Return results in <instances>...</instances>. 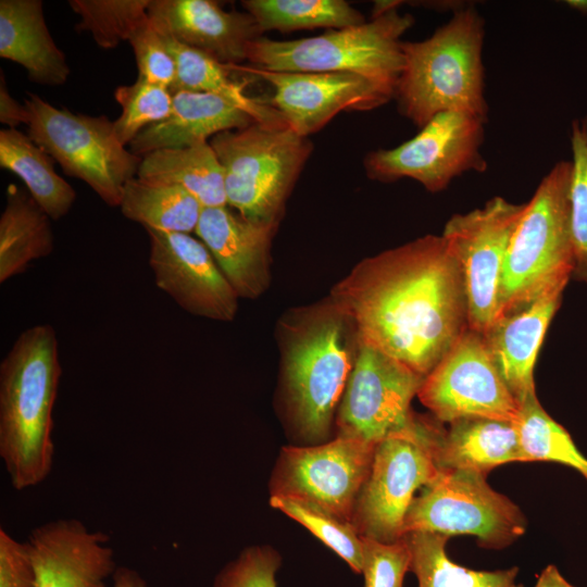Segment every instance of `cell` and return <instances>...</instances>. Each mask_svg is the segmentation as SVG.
I'll list each match as a JSON object with an SVG mask.
<instances>
[{
    "instance_id": "cell-1",
    "label": "cell",
    "mask_w": 587,
    "mask_h": 587,
    "mask_svg": "<svg viewBox=\"0 0 587 587\" xmlns=\"http://www.w3.org/2000/svg\"><path fill=\"white\" fill-rule=\"evenodd\" d=\"M329 297L360 340L426 376L469 327L463 277L442 236L363 259Z\"/></svg>"
},
{
    "instance_id": "cell-2",
    "label": "cell",
    "mask_w": 587,
    "mask_h": 587,
    "mask_svg": "<svg viewBox=\"0 0 587 587\" xmlns=\"http://www.w3.org/2000/svg\"><path fill=\"white\" fill-rule=\"evenodd\" d=\"M277 339L286 420L304 442H325L355 362V323L328 296L288 310L278 321Z\"/></svg>"
},
{
    "instance_id": "cell-3",
    "label": "cell",
    "mask_w": 587,
    "mask_h": 587,
    "mask_svg": "<svg viewBox=\"0 0 587 587\" xmlns=\"http://www.w3.org/2000/svg\"><path fill=\"white\" fill-rule=\"evenodd\" d=\"M62 367L54 328L23 330L0 363V458L15 490L42 483L53 465V408Z\"/></svg>"
},
{
    "instance_id": "cell-4",
    "label": "cell",
    "mask_w": 587,
    "mask_h": 587,
    "mask_svg": "<svg viewBox=\"0 0 587 587\" xmlns=\"http://www.w3.org/2000/svg\"><path fill=\"white\" fill-rule=\"evenodd\" d=\"M484 36V18L467 5L429 38L402 41L403 68L394 97L400 113L420 128L444 112H463L486 122Z\"/></svg>"
},
{
    "instance_id": "cell-5",
    "label": "cell",
    "mask_w": 587,
    "mask_h": 587,
    "mask_svg": "<svg viewBox=\"0 0 587 587\" xmlns=\"http://www.w3.org/2000/svg\"><path fill=\"white\" fill-rule=\"evenodd\" d=\"M572 171V161L558 162L526 202L505 254L496 320L548 291L564 289L573 275Z\"/></svg>"
},
{
    "instance_id": "cell-6",
    "label": "cell",
    "mask_w": 587,
    "mask_h": 587,
    "mask_svg": "<svg viewBox=\"0 0 587 587\" xmlns=\"http://www.w3.org/2000/svg\"><path fill=\"white\" fill-rule=\"evenodd\" d=\"M391 7L363 24L294 40L259 37L247 48L252 66L278 72H346L395 97L403 68L402 35L414 18Z\"/></svg>"
},
{
    "instance_id": "cell-7",
    "label": "cell",
    "mask_w": 587,
    "mask_h": 587,
    "mask_svg": "<svg viewBox=\"0 0 587 587\" xmlns=\"http://www.w3.org/2000/svg\"><path fill=\"white\" fill-rule=\"evenodd\" d=\"M224 172L227 205L276 228L295 182L311 154L307 137L290 127L253 123L210 139Z\"/></svg>"
},
{
    "instance_id": "cell-8",
    "label": "cell",
    "mask_w": 587,
    "mask_h": 587,
    "mask_svg": "<svg viewBox=\"0 0 587 587\" xmlns=\"http://www.w3.org/2000/svg\"><path fill=\"white\" fill-rule=\"evenodd\" d=\"M28 136L68 176L86 183L110 207H120L124 187L137 176L142 157L123 146L114 123L57 108L27 92Z\"/></svg>"
},
{
    "instance_id": "cell-9",
    "label": "cell",
    "mask_w": 587,
    "mask_h": 587,
    "mask_svg": "<svg viewBox=\"0 0 587 587\" xmlns=\"http://www.w3.org/2000/svg\"><path fill=\"white\" fill-rule=\"evenodd\" d=\"M485 474L438 470L412 500L403 524L404 536L414 532L472 535L483 548L502 549L521 537L527 526L522 510L496 491Z\"/></svg>"
},
{
    "instance_id": "cell-10",
    "label": "cell",
    "mask_w": 587,
    "mask_h": 587,
    "mask_svg": "<svg viewBox=\"0 0 587 587\" xmlns=\"http://www.w3.org/2000/svg\"><path fill=\"white\" fill-rule=\"evenodd\" d=\"M438 425L414 413L402 433L375 446L371 470L351 519L361 536L382 542L404 537V519L416 490L438 473L432 454Z\"/></svg>"
},
{
    "instance_id": "cell-11",
    "label": "cell",
    "mask_w": 587,
    "mask_h": 587,
    "mask_svg": "<svg viewBox=\"0 0 587 587\" xmlns=\"http://www.w3.org/2000/svg\"><path fill=\"white\" fill-rule=\"evenodd\" d=\"M485 123L463 112L437 114L413 138L370 152L364 159L366 174L385 183L407 177L428 191H441L465 172L487 170L480 152Z\"/></svg>"
},
{
    "instance_id": "cell-12",
    "label": "cell",
    "mask_w": 587,
    "mask_h": 587,
    "mask_svg": "<svg viewBox=\"0 0 587 587\" xmlns=\"http://www.w3.org/2000/svg\"><path fill=\"white\" fill-rule=\"evenodd\" d=\"M526 203L494 197L483 208L454 214L442 237L460 267L469 328L484 334L496 320L505 254Z\"/></svg>"
},
{
    "instance_id": "cell-13",
    "label": "cell",
    "mask_w": 587,
    "mask_h": 587,
    "mask_svg": "<svg viewBox=\"0 0 587 587\" xmlns=\"http://www.w3.org/2000/svg\"><path fill=\"white\" fill-rule=\"evenodd\" d=\"M417 397L441 423L490 419L516 424L520 420V404L483 335L469 327L425 376Z\"/></svg>"
},
{
    "instance_id": "cell-14",
    "label": "cell",
    "mask_w": 587,
    "mask_h": 587,
    "mask_svg": "<svg viewBox=\"0 0 587 587\" xmlns=\"http://www.w3.org/2000/svg\"><path fill=\"white\" fill-rule=\"evenodd\" d=\"M375 446L336 435L322 444L284 447L270 482L271 496L310 502L351 523Z\"/></svg>"
},
{
    "instance_id": "cell-15",
    "label": "cell",
    "mask_w": 587,
    "mask_h": 587,
    "mask_svg": "<svg viewBox=\"0 0 587 587\" xmlns=\"http://www.w3.org/2000/svg\"><path fill=\"white\" fill-rule=\"evenodd\" d=\"M425 376L360 340L337 408L336 435L372 445L402 433L412 422L411 401Z\"/></svg>"
},
{
    "instance_id": "cell-16",
    "label": "cell",
    "mask_w": 587,
    "mask_h": 587,
    "mask_svg": "<svg viewBox=\"0 0 587 587\" xmlns=\"http://www.w3.org/2000/svg\"><path fill=\"white\" fill-rule=\"evenodd\" d=\"M230 67L268 83L274 89L270 104L302 137L319 132L341 111L373 110L392 99L371 80L353 73L278 72L240 64Z\"/></svg>"
},
{
    "instance_id": "cell-17",
    "label": "cell",
    "mask_w": 587,
    "mask_h": 587,
    "mask_svg": "<svg viewBox=\"0 0 587 587\" xmlns=\"http://www.w3.org/2000/svg\"><path fill=\"white\" fill-rule=\"evenodd\" d=\"M145 229L157 287L193 315L233 321L239 297L207 246L190 234Z\"/></svg>"
},
{
    "instance_id": "cell-18",
    "label": "cell",
    "mask_w": 587,
    "mask_h": 587,
    "mask_svg": "<svg viewBox=\"0 0 587 587\" xmlns=\"http://www.w3.org/2000/svg\"><path fill=\"white\" fill-rule=\"evenodd\" d=\"M110 537L77 519L33 528L25 541L37 587H107L117 569Z\"/></svg>"
},
{
    "instance_id": "cell-19",
    "label": "cell",
    "mask_w": 587,
    "mask_h": 587,
    "mask_svg": "<svg viewBox=\"0 0 587 587\" xmlns=\"http://www.w3.org/2000/svg\"><path fill=\"white\" fill-rule=\"evenodd\" d=\"M148 16L161 35L227 65L247 60L248 45L262 35L251 14L211 0H151Z\"/></svg>"
},
{
    "instance_id": "cell-20",
    "label": "cell",
    "mask_w": 587,
    "mask_h": 587,
    "mask_svg": "<svg viewBox=\"0 0 587 587\" xmlns=\"http://www.w3.org/2000/svg\"><path fill=\"white\" fill-rule=\"evenodd\" d=\"M275 229L225 205L203 208L195 233L238 297L255 299L270 284V251Z\"/></svg>"
},
{
    "instance_id": "cell-21",
    "label": "cell",
    "mask_w": 587,
    "mask_h": 587,
    "mask_svg": "<svg viewBox=\"0 0 587 587\" xmlns=\"http://www.w3.org/2000/svg\"><path fill=\"white\" fill-rule=\"evenodd\" d=\"M564 289L548 291L497 319L482 334L505 385L521 405L537 396L534 366Z\"/></svg>"
},
{
    "instance_id": "cell-22",
    "label": "cell",
    "mask_w": 587,
    "mask_h": 587,
    "mask_svg": "<svg viewBox=\"0 0 587 587\" xmlns=\"http://www.w3.org/2000/svg\"><path fill=\"white\" fill-rule=\"evenodd\" d=\"M170 90L173 97L170 115L143 129L129 143L133 153L143 157L159 149L188 147L208 141L222 132L257 123L218 96L186 89Z\"/></svg>"
},
{
    "instance_id": "cell-23",
    "label": "cell",
    "mask_w": 587,
    "mask_h": 587,
    "mask_svg": "<svg viewBox=\"0 0 587 587\" xmlns=\"http://www.w3.org/2000/svg\"><path fill=\"white\" fill-rule=\"evenodd\" d=\"M432 454L439 471L464 470L487 475L510 462H528L516 424L490 419H463L438 426Z\"/></svg>"
},
{
    "instance_id": "cell-24",
    "label": "cell",
    "mask_w": 587,
    "mask_h": 587,
    "mask_svg": "<svg viewBox=\"0 0 587 587\" xmlns=\"http://www.w3.org/2000/svg\"><path fill=\"white\" fill-rule=\"evenodd\" d=\"M0 57L23 66L35 84L60 86L70 76L65 54L47 27L40 0L0 1Z\"/></svg>"
},
{
    "instance_id": "cell-25",
    "label": "cell",
    "mask_w": 587,
    "mask_h": 587,
    "mask_svg": "<svg viewBox=\"0 0 587 587\" xmlns=\"http://www.w3.org/2000/svg\"><path fill=\"white\" fill-rule=\"evenodd\" d=\"M49 215L29 192L10 184L0 216V283L24 273L54 248Z\"/></svg>"
},
{
    "instance_id": "cell-26",
    "label": "cell",
    "mask_w": 587,
    "mask_h": 587,
    "mask_svg": "<svg viewBox=\"0 0 587 587\" xmlns=\"http://www.w3.org/2000/svg\"><path fill=\"white\" fill-rule=\"evenodd\" d=\"M137 177L176 185L203 208L227 205L224 172L209 141L152 151L142 157Z\"/></svg>"
},
{
    "instance_id": "cell-27",
    "label": "cell",
    "mask_w": 587,
    "mask_h": 587,
    "mask_svg": "<svg viewBox=\"0 0 587 587\" xmlns=\"http://www.w3.org/2000/svg\"><path fill=\"white\" fill-rule=\"evenodd\" d=\"M176 62V80L170 89L208 92L234 104L257 123L289 127L283 115L264 100L247 95L245 84L232 77V68L211 57L163 36Z\"/></svg>"
},
{
    "instance_id": "cell-28",
    "label": "cell",
    "mask_w": 587,
    "mask_h": 587,
    "mask_svg": "<svg viewBox=\"0 0 587 587\" xmlns=\"http://www.w3.org/2000/svg\"><path fill=\"white\" fill-rule=\"evenodd\" d=\"M54 160L28 135L16 128L0 130V165L18 176L29 195L51 220L65 216L76 191L53 166Z\"/></svg>"
},
{
    "instance_id": "cell-29",
    "label": "cell",
    "mask_w": 587,
    "mask_h": 587,
    "mask_svg": "<svg viewBox=\"0 0 587 587\" xmlns=\"http://www.w3.org/2000/svg\"><path fill=\"white\" fill-rule=\"evenodd\" d=\"M122 214L143 228L195 232L203 207L185 189L160 180L134 177L124 187Z\"/></svg>"
},
{
    "instance_id": "cell-30",
    "label": "cell",
    "mask_w": 587,
    "mask_h": 587,
    "mask_svg": "<svg viewBox=\"0 0 587 587\" xmlns=\"http://www.w3.org/2000/svg\"><path fill=\"white\" fill-rule=\"evenodd\" d=\"M419 587H511L517 567L499 571H475L454 563L446 552L450 537L436 533L414 532L405 535Z\"/></svg>"
},
{
    "instance_id": "cell-31",
    "label": "cell",
    "mask_w": 587,
    "mask_h": 587,
    "mask_svg": "<svg viewBox=\"0 0 587 587\" xmlns=\"http://www.w3.org/2000/svg\"><path fill=\"white\" fill-rule=\"evenodd\" d=\"M262 33H282L327 27L345 28L363 24V14L344 0H246Z\"/></svg>"
},
{
    "instance_id": "cell-32",
    "label": "cell",
    "mask_w": 587,
    "mask_h": 587,
    "mask_svg": "<svg viewBox=\"0 0 587 587\" xmlns=\"http://www.w3.org/2000/svg\"><path fill=\"white\" fill-rule=\"evenodd\" d=\"M516 426L529 462L561 463L577 471L587 480V458L576 447L570 433L545 411L537 396L520 405Z\"/></svg>"
},
{
    "instance_id": "cell-33",
    "label": "cell",
    "mask_w": 587,
    "mask_h": 587,
    "mask_svg": "<svg viewBox=\"0 0 587 587\" xmlns=\"http://www.w3.org/2000/svg\"><path fill=\"white\" fill-rule=\"evenodd\" d=\"M151 0H70L79 16L76 28L89 33L102 49H114L129 41L135 32L148 22Z\"/></svg>"
},
{
    "instance_id": "cell-34",
    "label": "cell",
    "mask_w": 587,
    "mask_h": 587,
    "mask_svg": "<svg viewBox=\"0 0 587 587\" xmlns=\"http://www.w3.org/2000/svg\"><path fill=\"white\" fill-rule=\"evenodd\" d=\"M270 504L303 525L346 561L354 573L362 572V536L352 523L317 505L291 497L271 496Z\"/></svg>"
},
{
    "instance_id": "cell-35",
    "label": "cell",
    "mask_w": 587,
    "mask_h": 587,
    "mask_svg": "<svg viewBox=\"0 0 587 587\" xmlns=\"http://www.w3.org/2000/svg\"><path fill=\"white\" fill-rule=\"evenodd\" d=\"M114 98L121 105V115L113 121L114 129L123 146L129 143L147 127L164 121L172 111L170 88L143 79L118 86Z\"/></svg>"
},
{
    "instance_id": "cell-36",
    "label": "cell",
    "mask_w": 587,
    "mask_h": 587,
    "mask_svg": "<svg viewBox=\"0 0 587 587\" xmlns=\"http://www.w3.org/2000/svg\"><path fill=\"white\" fill-rule=\"evenodd\" d=\"M571 146V235L574 253L573 275L587 284V143L578 121L572 124Z\"/></svg>"
},
{
    "instance_id": "cell-37",
    "label": "cell",
    "mask_w": 587,
    "mask_h": 587,
    "mask_svg": "<svg viewBox=\"0 0 587 587\" xmlns=\"http://www.w3.org/2000/svg\"><path fill=\"white\" fill-rule=\"evenodd\" d=\"M364 587H402L411 571L412 553L404 537L395 542H382L362 536Z\"/></svg>"
},
{
    "instance_id": "cell-38",
    "label": "cell",
    "mask_w": 587,
    "mask_h": 587,
    "mask_svg": "<svg viewBox=\"0 0 587 587\" xmlns=\"http://www.w3.org/2000/svg\"><path fill=\"white\" fill-rule=\"evenodd\" d=\"M279 564L280 558L272 548L248 547L217 573L213 587H276Z\"/></svg>"
},
{
    "instance_id": "cell-39",
    "label": "cell",
    "mask_w": 587,
    "mask_h": 587,
    "mask_svg": "<svg viewBox=\"0 0 587 587\" xmlns=\"http://www.w3.org/2000/svg\"><path fill=\"white\" fill-rule=\"evenodd\" d=\"M128 42L134 51L138 78L171 88L176 80V62L150 18Z\"/></svg>"
},
{
    "instance_id": "cell-40",
    "label": "cell",
    "mask_w": 587,
    "mask_h": 587,
    "mask_svg": "<svg viewBox=\"0 0 587 587\" xmlns=\"http://www.w3.org/2000/svg\"><path fill=\"white\" fill-rule=\"evenodd\" d=\"M0 587H37L26 542L0 528Z\"/></svg>"
},
{
    "instance_id": "cell-41",
    "label": "cell",
    "mask_w": 587,
    "mask_h": 587,
    "mask_svg": "<svg viewBox=\"0 0 587 587\" xmlns=\"http://www.w3.org/2000/svg\"><path fill=\"white\" fill-rule=\"evenodd\" d=\"M0 122L8 128L28 123L25 104L18 103L9 92L3 73L0 75Z\"/></svg>"
},
{
    "instance_id": "cell-42",
    "label": "cell",
    "mask_w": 587,
    "mask_h": 587,
    "mask_svg": "<svg viewBox=\"0 0 587 587\" xmlns=\"http://www.w3.org/2000/svg\"><path fill=\"white\" fill-rule=\"evenodd\" d=\"M112 582V587H149L139 572L128 566H117Z\"/></svg>"
},
{
    "instance_id": "cell-43",
    "label": "cell",
    "mask_w": 587,
    "mask_h": 587,
    "mask_svg": "<svg viewBox=\"0 0 587 587\" xmlns=\"http://www.w3.org/2000/svg\"><path fill=\"white\" fill-rule=\"evenodd\" d=\"M535 587H574L553 564L546 566L539 574Z\"/></svg>"
},
{
    "instance_id": "cell-44",
    "label": "cell",
    "mask_w": 587,
    "mask_h": 587,
    "mask_svg": "<svg viewBox=\"0 0 587 587\" xmlns=\"http://www.w3.org/2000/svg\"><path fill=\"white\" fill-rule=\"evenodd\" d=\"M567 3L582 13H587V1H569Z\"/></svg>"
},
{
    "instance_id": "cell-45",
    "label": "cell",
    "mask_w": 587,
    "mask_h": 587,
    "mask_svg": "<svg viewBox=\"0 0 587 587\" xmlns=\"http://www.w3.org/2000/svg\"><path fill=\"white\" fill-rule=\"evenodd\" d=\"M578 124H579V129L582 132V135L587 143V115L580 121H578Z\"/></svg>"
},
{
    "instance_id": "cell-46",
    "label": "cell",
    "mask_w": 587,
    "mask_h": 587,
    "mask_svg": "<svg viewBox=\"0 0 587 587\" xmlns=\"http://www.w3.org/2000/svg\"><path fill=\"white\" fill-rule=\"evenodd\" d=\"M511 587H524L523 585H520V584H513Z\"/></svg>"
}]
</instances>
